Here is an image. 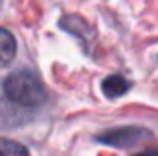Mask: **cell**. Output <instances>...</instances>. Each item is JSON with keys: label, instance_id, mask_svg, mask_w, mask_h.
<instances>
[{"label": "cell", "instance_id": "cell-1", "mask_svg": "<svg viewBox=\"0 0 158 156\" xmlns=\"http://www.w3.org/2000/svg\"><path fill=\"white\" fill-rule=\"evenodd\" d=\"M2 88L8 100L16 102L20 106H26V108L40 106L46 100V88H44L40 76L36 72L28 70V68H22V70L8 74Z\"/></svg>", "mask_w": 158, "mask_h": 156}, {"label": "cell", "instance_id": "cell-7", "mask_svg": "<svg viewBox=\"0 0 158 156\" xmlns=\"http://www.w3.org/2000/svg\"><path fill=\"white\" fill-rule=\"evenodd\" d=\"M134 156H158V150H144V152H138Z\"/></svg>", "mask_w": 158, "mask_h": 156}, {"label": "cell", "instance_id": "cell-2", "mask_svg": "<svg viewBox=\"0 0 158 156\" xmlns=\"http://www.w3.org/2000/svg\"><path fill=\"white\" fill-rule=\"evenodd\" d=\"M152 138V132L140 126H122V128H112L106 132L98 134L96 140L100 144H108L114 148H130V146H138L144 140Z\"/></svg>", "mask_w": 158, "mask_h": 156}, {"label": "cell", "instance_id": "cell-6", "mask_svg": "<svg viewBox=\"0 0 158 156\" xmlns=\"http://www.w3.org/2000/svg\"><path fill=\"white\" fill-rule=\"evenodd\" d=\"M0 156H28V150L26 146L18 144L14 140L0 138Z\"/></svg>", "mask_w": 158, "mask_h": 156}, {"label": "cell", "instance_id": "cell-4", "mask_svg": "<svg viewBox=\"0 0 158 156\" xmlns=\"http://www.w3.org/2000/svg\"><path fill=\"white\" fill-rule=\"evenodd\" d=\"M16 56V40L10 30L0 26V66H6Z\"/></svg>", "mask_w": 158, "mask_h": 156}, {"label": "cell", "instance_id": "cell-5", "mask_svg": "<svg viewBox=\"0 0 158 156\" xmlns=\"http://www.w3.org/2000/svg\"><path fill=\"white\" fill-rule=\"evenodd\" d=\"M60 28L68 30L70 34H76L78 38H90V26L78 16H64L60 20Z\"/></svg>", "mask_w": 158, "mask_h": 156}, {"label": "cell", "instance_id": "cell-3", "mask_svg": "<svg viewBox=\"0 0 158 156\" xmlns=\"http://www.w3.org/2000/svg\"><path fill=\"white\" fill-rule=\"evenodd\" d=\"M130 88V82L120 74H110L102 80V92L106 98H120L128 92Z\"/></svg>", "mask_w": 158, "mask_h": 156}]
</instances>
